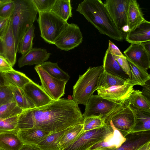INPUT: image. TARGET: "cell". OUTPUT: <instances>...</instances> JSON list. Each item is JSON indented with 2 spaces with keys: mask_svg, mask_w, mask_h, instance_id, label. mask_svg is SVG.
<instances>
[{
  "mask_svg": "<svg viewBox=\"0 0 150 150\" xmlns=\"http://www.w3.org/2000/svg\"><path fill=\"white\" fill-rule=\"evenodd\" d=\"M145 20L137 1L130 0L127 13L128 32Z\"/></svg>",
  "mask_w": 150,
  "mask_h": 150,
  "instance_id": "22",
  "label": "cell"
},
{
  "mask_svg": "<svg viewBox=\"0 0 150 150\" xmlns=\"http://www.w3.org/2000/svg\"><path fill=\"white\" fill-rule=\"evenodd\" d=\"M11 17L7 18H0V39L2 40L8 29Z\"/></svg>",
  "mask_w": 150,
  "mask_h": 150,
  "instance_id": "42",
  "label": "cell"
},
{
  "mask_svg": "<svg viewBox=\"0 0 150 150\" xmlns=\"http://www.w3.org/2000/svg\"><path fill=\"white\" fill-rule=\"evenodd\" d=\"M108 48L110 52L113 55L123 57H125V55L121 52L118 47L110 40H109Z\"/></svg>",
  "mask_w": 150,
  "mask_h": 150,
  "instance_id": "44",
  "label": "cell"
},
{
  "mask_svg": "<svg viewBox=\"0 0 150 150\" xmlns=\"http://www.w3.org/2000/svg\"><path fill=\"white\" fill-rule=\"evenodd\" d=\"M72 10L70 0H55L54 5L48 11L67 22L68 19L72 16Z\"/></svg>",
  "mask_w": 150,
  "mask_h": 150,
  "instance_id": "25",
  "label": "cell"
},
{
  "mask_svg": "<svg viewBox=\"0 0 150 150\" xmlns=\"http://www.w3.org/2000/svg\"><path fill=\"white\" fill-rule=\"evenodd\" d=\"M110 124L112 127L113 131L103 141L91 147L88 150H93L99 148L107 147L116 149L120 147L125 142L126 139L122 133L113 126L110 120L106 124Z\"/></svg>",
  "mask_w": 150,
  "mask_h": 150,
  "instance_id": "20",
  "label": "cell"
},
{
  "mask_svg": "<svg viewBox=\"0 0 150 150\" xmlns=\"http://www.w3.org/2000/svg\"><path fill=\"white\" fill-rule=\"evenodd\" d=\"M18 115L6 119L0 118V134L8 132L17 133L19 131L17 128Z\"/></svg>",
  "mask_w": 150,
  "mask_h": 150,
  "instance_id": "37",
  "label": "cell"
},
{
  "mask_svg": "<svg viewBox=\"0 0 150 150\" xmlns=\"http://www.w3.org/2000/svg\"><path fill=\"white\" fill-rule=\"evenodd\" d=\"M113 129L110 125L83 132L72 144L64 150H88L110 134Z\"/></svg>",
  "mask_w": 150,
  "mask_h": 150,
  "instance_id": "6",
  "label": "cell"
},
{
  "mask_svg": "<svg viewBox=\"0 0 150 150\" xmlns=\"http://www.w3.org/2000/svg\"><path fill=\"white\" fill-rule=\"evenodd\" d=\"M124 54L127 58L136 65L147 71L150 68V55L140 43L131 44Z\"/></svg>",
  "mask_w": 150,
  "mask_h": 150,
  "instance_id": "13",
  "label": "cell"
},
{
  "mask_svg": "<svg viewBox=\"0 0 150 150\" xmlns=\"http://www.w3.org/2000/svg\"><path fill=\"white\" fill-rule=\"evenodd\" d=\"M0 150H4L0 148Z\"/></svg>",
  "mask_w": 150,
  "mask_h": 150,
  "instance_id": "51",
  "label": "cell"
},
{
  "mask_svg": "<svg viewBox=\"0 0 150 150\" xmlns=\"http://www.w3.org/2000/svg\"><path fill=\"white\" fill-rule=\"evenodd\" d=\"M35 26L33 24L24 34L19 44L18 52L22 55L33 48V40L35 37Z\"/></svg>",
  "mask_w": 150,
  "mask_h": 150,
  "instance_id": "33",
  "label": "cell"
},
{
  "mask_svg": "<svg viewBox=\"0 0 150 150\" xmlns=\"http://www.w3.org/2000/svg\"><path fill=\"white\" fill-rule=\"evenodd\" d=\"M38 13L48 11L55 0H32Z\"/></svg>",
  "mask_w": 150,
  "mask_h": 150,
  "instance_id": "40",
  "label": "cell"
},
{
  "mask_svg": "<svg viewBox=\"0 0 150 150\" xmlns=\"http://www.w3.org/2000/svg\"><path fill=\"white\" fill-rule=\"evenodd\" d=\"M14 1L15 7L11 20L17 52L20 42L36 20L38 12L32 0Z\"/></svg>",
  "mask_w": 150,
  "mask_h": 150,
  "instance_id": "3",
  "label": "cell"
},
{
  "mask_svg": "<svg viewBox=\"0 0 150 150\" xmlns=\"http://www.w3.org/2000/svg\"><path fill=\"white\" fill-rule=\"evenodd\" d=\"M104 99L99 95H93L85 105L84 118L93 115H102L105 119L112 112L121 106Z\"/></svg>",
  "mask_w": 150,
  "mask_h": 150,
  "instance_id": "10",
  "label": "cell"
},
{
  "mask_svg": "<svg viewBox=\"0 0 150 150\" xmlns=\"http://www.w3.org/2000/svg\"><path fill=\"white\" fill-rule=\"evenodd\" d=\"M3 76L8 83L22 88L32 80L24 74L14 69L3 73Z\"/></svg>",
  "mask_w": 150,
  "mask_h": 150,
  "instance_id": "30",
  "label": "cell"
},
{
  "mask_svg": "<svg viewBox=\"0 0 150 150\" xmlns=\"http://www.w3.org/2000/svg\"><path fill=\"white\" fill-rule=\"evenodd\" d=\"M5 81L3 75V73H0V84L4 83Z\"/></svg>",
  "mask_w": 150,
  "mask_h": 150,
  "instance_id": "49",
  "label": "cell"
},
{
  "mask_svg": "<svg viewBox=\"0 0 150 150\" xmlns=\"http://www.w3.org/2000/svg\"><path fill=\"white\" fill-rule=\"evenodd\" d=\"M84 118L73 100L60 98L47 105L23 110L18 116V130L37 128L52 133L83 124Z\"/></svg>",
  "mask_w": 150,
  "mask_h": 150,
  "instance_id": "1",
  "label": "cell"
},
{
  "mask_svg": "<svg viewBox=\"0 0 150 150\" xmlns=\"http://www.w3.org/2000/svg\"><path fill=\"white\" fill-rule=\"evenodd\" d=\"M142 86L143 89L142 92L143 95L150 101V80L147 81L145 84Z\"/></svg>",
  "mask_w": 150,
  "mask_h": 150,
  "instance_id": "45",
  "label": "cell"
},
{
  "mask_svg": "<svg viewBox=\"0 0 150 150\" xmlns=\"http://www.w3.org/2000/svg\"><path fill=\"white\" fill-rule=\"evenodd\" d=\"M13 69L7 60L0 55V73H4Z\"/></svg>",
  "mask_w": 150,
  "mask_h": 150,
  "instance_id": "43",
  "label": "cell"
},
{
  "mask_svg": "<svg viewBox=\"0 0 150 150\" xmlns=\"http://www.w3.org/2000/svg\"><path fill=\"white\" fill-rule=\"evenodd\" d=\"M34 69L38 73L41 86L48 95L53 100H58L65 94L67 82L54 77L40 65H36Z\"/></svg>",
  "mask_w": 150,
  "mask_h": 150,
  "instance_id": "8",
  "label": "cell"
},
{
  "mask_svg": "<svg viewBox=\"0 0 150 150\" xmlns=\"http://www.w3.org/2000/svg\"><path fill=\"white\" fill-rule=\"evenodd\" d=\"M60 150H63V149H61Z\"/></svg>",
  "mask_w": 150,
  "mask_h": 150,
  "instance_id": "52",
  "label": "cell"
},
{
  "mask_svg": "<svg viewBox=\"0 0 150 150\" xmlns=\"http://www.w3.org/2000/svg\"><path fill=\"white\" fill-rule=\"evenodd\" d=\"M23 144L17 133L0 134V148L4 150H19Z\"/></svg>",
  "mask_w": 150,
  "mask_h": 150,
  "instance_id": "24",
  "label": "cell"
},
{
  "mask_svg": "<svg viewBox=\"0 0 150 150\" xmlns=\"http://www.w3.org/2000/svg\"><path fill=\"white\" fill-rule=\"evenodd\" d=\"M149 150H150V149Z\"/></svg>",
  "mask_w": 150,
  "mask_h": 150,
  "instance_id": "53",
  "label": "cell"
},
{
  "mask_svg": "<svg viewBox=\"0 0 150 150\" xmlns=\"http://www.w3.org/2000/svg\"><path fill=\"white\" fill-rule=\"evenodd\" d=\"M22 89L35 107L47 105L54 100L48 95L41 86L32 81L26 84Z\"/></svg>",
  "mask_w": 150,
  "mask_h": 150,
  "instance_id": "14",
  "label": "cell"
},
{
  "mask_svg": "<svg viewBox=\"0 0 150 150\" xmlns=\"http://www.w3.org/2000/svg\"><path fill=\"white\" fill-rule=\"evenodd\" d=\"M39 65L50 75L55 78L67 82L69 79V75L59 67L57 62L46 61Z\"/></svg>",
  "mask_w": 150,
  "mask_h": 150,
  "instance_id": "32",
  "label": "cell"
},
{
  "mask_svg": "<svg viewBox=\"0 0 150 150\" xmlns=\"http://www.w3.org/2000/svg\"><path fill=\"white\" fill-rule=\"evenodd\" d=\"M51 54L44 48H33L23 54L18 60V66L22 67L25 65H40L46 62Z\"/></svg>",
  "mask_w": 150,
  "mask_h": 150,
  "instance_id": "16",
  "label": "cell"
},
{
  "mask_svg": "<svg viewBox=\"0 0 150 150\" xmlns=\"http://www.w3.org/2000/svg\"><path fill=\"white\" fill-rule=\"evenodd\" d=\"M131 79L126 80L122 85L114 86L108 88L99 87L98 94L103 98L113 103L124 105L134 89Z\"/></svg>",
  "mask_w": 150,
  "mask_h": 150,
  "instance_id": "12",
  "label": "cell"
},
{
  "mask_svg": "<svg viewBox=\"0 0 150 150\" xmlns=\"http://www.w3.org/2000/svg\"><path fill=\"white\" fill-rule=\"evenodd\" d=\"M126 80L104 71L99 87L106 89L112 86H121L124 83Z\"/></svg>",
  "mask_w": 150,
  "mask_h": 150,
  "instance_id": "36",
  "label": "cell"
},
{
  "mask_svg": "<svg viewBox=\"0 0 150 150\" xmlns=\"http://www.w3.org/2000/svg\"><path fill=\"white\" fill-rule=\"evenodd\" d=\"M83 124L72 126L62 137L58 144L60 149L64 150L74 143L83 132Z\"/></svg>",
  "mask_w": 150,
  "mask_h": 150,
  "instance_id": "28",
  "label": "cell"
},
{
  "mask_svg": "<svg viewBox=\"0 0 150 150\" xmlns=\"http://www.w3.org/2000/svg\"><path fill=\"white\" fill-rule=\"evenodd\" d=\"M13 101L15 100L12 91L5 80L4 83L0 84V106Z\"/></svg>",
  "mask_w": 150,
  "mask_h": 150,
  "instance_id": "38",
  "label": "cell"
},
{
  "mask_svg": "<svg viewBox=\"0 0 150 150\" xmlns=\"http://www.w3.org/2000/svg\"><path fill=\"white\" fill-rule=\"evenodd\" d=\"M150 149V141L144 144L137 150H149Z\"/></svg>",
  "mask_w": 150,
  "mask_h": 150,
  "instance_id": "48",
  "label": "cell"
},
{
  "mask_svg": "<svg viewBox=\"0 0 150 150\" xmlns=\"http://www.w3.org/2000/svg\"><path fill=\"white\" fill-rule=\"evenodd\" d=\"M110 120L114 127L124 136L130 130L134 122L133 112L126 105H121L110 114L105 119L106 124Z\"/></svg>",
  "mask_w": 150,
  "mask_h": 150,
  "instance_id": "9",
  "label": "cell"
},
{
  "mask_svg": "<svg viewBox=\"0 0 150 150\" xmlns=\"http://www.w3.org/2000/svg\"><path fill=\"white\" fill-rule=\"evenodd\" d=\"M15 7L14 0H6L0 5V18L10 17L13 13Z\"/></svg>",
  "mask_w": 150,
  "mask_h": 150,
  "instance_id": "39",
  "label": "cell"
},
{
  "mask_svg": "<svg viewBox=\"0 0 150 150\" xmlns=\"http://www.w3.org/2000/svg\"><path fill=\"white\" fill-rule=\"evenodd\" d=\"M127 105L133 112L134 122L132 128L127 134L150 131V112L139 110L131 105Z\"/></svg>",
  "mask_w": 150,
  "mask_h": 150,
  "instance_id": "19",
  "label": "cell"
},
{
  "mask_svg": "<svg viewBox=\"0 0 150 150\" xmlns=\"http://www.w3.org/2000/svg\"><path fill=\"white\" fill-rule=\"evenodd\" d=\"M144 49L150 55V40L140 43Z\"/></svg>",
  "mask_w": 150,
  "mask_h": 150,
  "instance_id": "47",
  "label": "cell"
},
{
  "mask_svg": "<svg viewBox=\"0 0 150 150\" xmlns=\"http://www.w3.org/2000/svg\"><path fill=\"white\" fill-rule=\"evenodd\" d=\"M125 141L115 150H137L150 141V131L132 133L124 136Z\"/></svg>",
  "mask_w": 150,
  "mask_h": 150,
  "instance_id": "17",
  "label": "cell"
},
{
  "mask_svg": "<svg viewBox=\"0 0 150 150\" xmlns=\"http://www.w3.org/2000/svg\"><path fill=\"white\" fill-rule=\"evenodd\" d=\"M130 0H107L104 3L117 29L124 35L128 31L127 13Z\"/></svg>",
  "mask_w": 150,
  "mask_h": 150,
  "instance_id": "7",
  "label": "cell"
},
{
  "mask_svg": "<svg viewBox=\"0 0 150 150\" xmlns=\"http://www.w3.org/2000/svg\"><path fill=\"white\" fill-rule=\"evenodd\" d=\"M104 72L103 65L89 67L73 86V100L77 104L86 105L94 92L99 88Z\"/></svg>",
  "mask_w": 150,
  "mask_h": 150,
  "instance_id": "4",
  "label": "cell"
},
{
  "mask_svg": "<svg viewBox=\"0 0 150 150\" xmlns=\"http://www.w3.org/2000/svg\"><path fill=\"white\" fill-rule=\"evenodd\" d=\"M37 20L40 36L46 42L54 45L69 23L50 11L39 12Z\"/></svg>",
  "mask_w": 150,
  "mask_h": 150,
  "instance_id": "5",
  "label": "cell"
},
{
  "mask_svg": "<svg viewBox=\"0 0 150 150\" xmlns=\"http://www.w3.org/2000/svg\"><path fill=\"white\" fill-rule=\"evenodd\" d=\"M23 110L15 101L7 103L0 106V118L6 119L18 115Z\"/></svg>",
  "mask_w": 150,
  "mask_h": 150,
  "instance_id": "35",
  "label": "cell"
},
{
  "mask_svg": "<svg viewBox=\"0 0 150 150\" xmlns=\"http://www.w3.org/2000/svg\"><path fill=\"white\" fill-rule=\"evenodd\" d=\"M103 65L104 71L107 73L126 80L131 79L121 69L108 48L105 52Z\"/></svg>",
  "mask_w": 150,
  "mask_h": 150,
  "instance_id": "23",
  "label": "cell"
},
{
  "mask_svg": "<svg viewBox=\"0 0 150 150\" xmlns=\"http://www.w3.org/2000/svg\"><path fill=\"white\" fill-rule=\"evenodd\" d=\"M7 83L12 91L15 101L20 108L25 110L35 107L34 105L26 96L22 88Z\"/></svg>",
  "mask_w": 150,
  "mask_h": 150,
  "instance_id": "31",
  "label": "cell"
},
{
  "mask_svg": "<svg viewBox=\"0 0 150 150\" xmlns=\"http://www.w3.org/2000/svg\"><path fill=\"white\" fill-rule=\"evenodd\" d=\"M16 53L14 37L11 20L6 33L0 41V55L5 58L12 67L16 60Z\"/></svg>",
  "mask_w": 150,
  "mask_h": 150,
  "instance_id": "15",
  "label": "cell"
},
{
  "mask_svg": "<svg viewBox=\"0 0 150 150\" xmlns=\"http://www.w3.org/2000/svg\"><path fill=\"white\" fill-rule=\"evenodd\" d=\"M83 37L79 26L71 23L59 35L54 45L61 50L68 51L79 46L82 42Z\"/></svg>",
  "mask_w": 150,
  "mask_h": 150,
  "instance_id": "11",
  "label": "cell"
},
{
  "mask_svg": "<svg viewBox=\"0 0 150 150\" xmlns=\"http://www.w3.org/2000/svg\"><path fill=\"white\" fill-rule=\"evenodd\" d=\"M125 104L131 105L139 110L150 112V101L142 94V91L134 90Z\"/></svg>",
  "mask_w": 150,
  "mask_h": 150,
  "instance_id": "26",
  "label": "cell"
},
{
  "mask_svg": "<svg viewBox=\"0 0 150 150\" xmlns=\"http://www.w3.org/2000/svg\"><path fill=\"white\" fill-rule=\"evenodd\" d=\"M51 132L37 128H32L19 130L17 134L24 144L37 145Z\"/></svg>",
  "mask_w": 150,
  "mask_h": 150,
  "instance_id": "21",
  "label": "cell"
},
{
  "mask_svg": "<svg viewBox=\"0 0 150 150\" xmlns=\"http://www.w3.org/2000/svg\"><path fill=\"white\" fill-rule=\"evenodd\" d=\"M112 55L114 59L117 62L121 69L131 79L130 66L126 57L116 56L113 55Z\"/></svg>",
  "mask_w": 150,
  "mask_h": 150,
  "instance_id": "41",
  "label": "cell"
},
{
  "mask_svg": "<svg viewBox=\"0 0 150 150\" xmlns=\"http://www.w3.org/2000/svg\"><path fill=\"white\" fill-rule=\"evenodd\" d=\"M107 124L102 115H93L84 118L83 132L101 128Z\"/></svg>",
  "mask_w": 150,
  "mask_h": 150,
  "instance_id": "34",
  "label": "cell"
},
{
  "mask_svg": "<svg viewBox=\"0 0 150 150\" xmlns=\"http://www.w3.org/2000/svg\"><path fill=\"white\" fill-rule=\"evenodd\" d=\"M76 11L97 28L101 34L121 41L124 35L117 28L104 3L100 0H84Z\"/></svg>",
  "mask_w": 150,
  "mask_h": 150,
  "instance_id": "2",
  "label": "cell"
},
{
  "mask_svg": "<svg viewBox=\"0 0 150 150\" xmlns=\"http://www.w3.org/2000/svg\"><path fill=\"white\" fill-rule=\"evenodd\" d=\"M127 59L130 66L132 85L134 86L139 85L142 86L144 85L150 80V75L147 71L135 64L127 58Z\"/></svg>",
  "mask_w": 150,
  "mask_h": 150,
  "instance_id": "29",
  "label": "cell"
},
{
  "mask_svg": "<svg viewBox=\"0 0 150 150\" xmlns=\"http://www.w3.org/2000/svg\"><path fill=\"white\" fill-rule=\"evenodd\" d=\"M71 127L62 131L52 133L39 143L37 146L41 150H60L58 146L60 140Z\"/></svg>",
  "mask_w": 150,
  "mask_h": 150,
  "instance_id": "27",
  "label": "cell"
},
{
  "mask_svg": "<svg viewBox=\"0 0 150 150\" xmlns=\"http://www.w3.org/2000/svg\"><path fill=\"white\" fill-rule=\"evenodd\" d=\"M116 149L107 147L102 148L93 150H115Z\"/></svg>",
  "mask_w": 150,
  "mask_h": 150,
  "instance_id": "50",
  "label": "cell"
},
{
  "mask_svg": "<svg viewBox=\"0 0 150 150\" xmlns=\"http://www.w3.org/2000/svg\"><path fill=\"white\" fill-rule=\"evenodd\" d=\"M126 40L132 43H138L150 40V22L143 21L127 33Z\"/></svg>",
  "mask_w": 150,
  "mask_h": 150,
  "instance_id": "18",
  "label": "cell"
},
{
  "mask_svg": "<svg viewBox=\"0 0 150 150\" xmlns=\"http://www.w3.org/2000/svg\"><path fill=\"white\" fill-rule=\"evenodd\" d=\"M19 150H41L37 145L24 144Z\"/></svg>",
  "mask_w": 150,
  "mask_h": 150,
  "instance_id": "46",
  "label": "cell"
}]
</instances>
